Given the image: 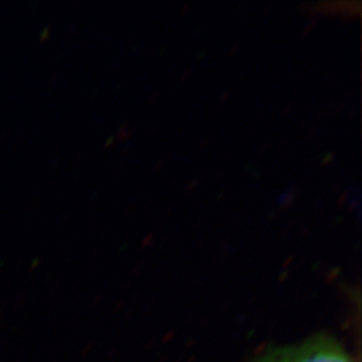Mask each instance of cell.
<instances>
[{"instance_id":"1","label":"cell","mask_w":362,"mask_h":362,"mask_svg":"<svg viewBox=\"0 0 362 362\" xmlns=\"http://www.w3.org/2000/svg\"><path fill=\"white\" fill-rule=\"evenodd\" d=\"M255 362H354L349 351L336 338L330 336H314L274 348L258 357Z\"/></svg>"}]
</instances>
